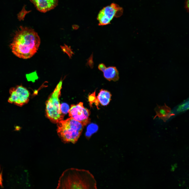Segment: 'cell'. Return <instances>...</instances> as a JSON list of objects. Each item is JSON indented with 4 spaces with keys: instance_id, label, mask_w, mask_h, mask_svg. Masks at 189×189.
<instances>
[{
    "instance_id": "16",
    "label": "cell",
    "mask_w": 189,
    "mask_h": 189,
    "mask_svg": "<svg viewBox=\"0 0 189 189\" xmlns=\"http://www.w3.org/2000/svg\"><path fill=\"white\" fill-rule=\"evenodd\" d=\"M189 0H186L185 2V8L187 9L188 12L189 10Z\"/></svg>"
},
{
    "instance_id": "4",
    "label": "cell",
    "mask_w": 189,
    "mask_h": 189,
    "mask_svg": "<svg viewBox=\"0 0 189 189\" xmlns=\"http://www.w3.org/2000/svg\"><path fill=\"white\" fill-rule=\"evenodd\" d=\"M62 81L61 80L46 102V115L51 121L57 123L63 119L64 115L61 112L59 97L61 95Z\"/></svg>"
},
{
    "instance_id": "1",
    "label": "cell",
    "mask_w": 189,
    "mask_h": 189,
    "mask_svg": "<svg viewBox=\"0 0 189 189\" xmlns=\"http://www.w3.org/2000/svg\"><path fill=\"white\" fill-rule=\"evenodd\" d=\"M40 43V37L33 29L21 26L15 33L9 46L16 56L27 59L36 52Z\"/></svg>"
},
{
    "instance_id": "2",
    "label": "cell",
    "mask_w": 189,
    "mask_h": 189,
    "mask_svg": "<svg viewBox=\"0 0 189 189\" xmlns=\"http://www.w3.org/2000/svg\"><path fill=\"white\" fill-rule=\"evenodd\" d=\"M96 182L88 171L75 168L64 171L59 178L56 189H96Z\"/></svg>"
},
{
    "instance_id": "13",
    "label": "cell",
    "mask_w": 189,
    "mask_h": 189,
    "mask_svg": "<svg viewBox=\"0 0 189 189\" xmlns=\"http://www.w3.org/2000/svg\"><path fill=\"white\" fill-rule=\"evenodd\" d=\"M60 108L62 113L64 115L68 113L69 107L67 104L65 103H63L61 104Z\"/></svg>"
},
{
    "instance_id": "12",
    "label": "cell",
    "mask_w": 189,
    "mask_h": 189,
    "mask_svg": "<svg viewBox=\"0 0 189 189\" xmlns=\"http://www.w3.org/2000/svg\"><path fill=\"white\" fill-rule=\"evenodd\" d=\"M98 126L96 124L91 123L89 124L87 128V131L86 134H88L90 135L94 132H96L98 129Z\"/></svg>"
},
{
    "instance_id": "3",
    "label": "cell",
    "mask_w": 189,
    "mask_h": 189,
    "mask_svg": "<svg viewBox=\"0 0 189 189\" xmlns=\"http://www.w3.org/2000/svg\"><path fill=\"white\" fill-rule=\"evenodd\" d=\"M57 123V131L64 143H76L81 135L84 126L72 117L62 120Z\"/></svg>"
},
{
    "instance_id": "7",
    "label": "cell",
    "mask_w": 189,
    "mask_h": 189,
    "mask_svg": "<svg viewBox=\"0 0 189 189\" xmlns=\"http://www.w3.org/2000/svg\"><path fill=\"white\" fill-rule=\"evenodd\" d=\"M10 93L8 101L10 103L21 106L27 103L29 100L30 93L26 88L22 85L11 88Z\"/></svg>"
},
{
    "instance_id": "10",
    "label": "cell",
    "mask_w": 189,
    "mask_h": 189,
    "mask_svg": "<svg viewBox=\"0 0 189 189\" xmlns=\"http://www.w3.org/2000/svg\"><path fill=\"white\" fill-rule=\"evenodd\" d=\"M104 77L109 81H114L119 79V72L116 68L114 66L109 67L103 72Z\"/></svg>"
},
{
    "instance_id": "14",
    "label": "cell",
    "mask_w": 189,
    "mask_h": 189,
    "mask_svg": "<svg viewBox=\"0 0 189 189\" xmlns=\"http://www.w3.org/2000/svg\"><path fill=\"white\" fill-rule=\"evenodd\" d=\"M189 108L188 101L180 105L177 109V111L178 112H182Z\"/></svg>"
},
{
    "instance_id": "8",
    "label": "cell",
    "mask_w": 189,
    "mask_h": 189,
    "mask_svg": "<svg viewBox=\"0 0 189 189\" xmlns=\"http://www.w3.org/2000/svg\"><path fill=\"white\" fill-rule=\"evenodd\" d=\"M37 10L45 12L55 8L57 4L58 0H30Z\"/></svg>"
},
{
    "instance_id": "9",
    "label": "cell",
    "mask_w": 189,
    "mask_h": 189,
    "mask_svg": "<svg viewBox=\"0 0 189 189\" xmlns=\"http://www.w3.org/2000/svg\"><path fill=\"white\" fill-rule=\"evenodd\" d=\"M154 110L156 115L155 116L154 119L158 117L165 122L170 117L175 115L174 114L171 113L170 108L167 106L165 103L164 105L162 106L157 105Z\"/></svg>"
},
{
    "instance_id": "15",
    "label": "cell",
    "mask_w": 189,
    "mask_h": 189,
    "mask_svg": "<svg viewBox=\"0 0 189 189\" xmlns=\"http://www.w3.org/2000/svg\"><path fill=\"white\" fill-rule=\"evenodd\" d=\"M98 68L99 70L103 72L107 67L104 64L101 63L99 65Z\"/></svg>"
},
{
    "instance_id": "6",
    "label": "cell",
    "mask_w": 189,
    "mask_h": 189,
    "mask_svg": "<svg viewBox=\"0 0 189 189\" xmlns=\"http://www.w3.org/2000/svg\"><path fill=\"white\" fill-rule=\"evenodd\" d=\"M68 113L69 117L80 122L84 126L90 123V111L83 106L82 102L76 105H71Z\"/></svg>"
},
{
    "instance_id": "11",
    "label": "cell",
    "mask_w": 189,
    "mask_h": 189,
    "mask_svg": "<svg viewBox=\"0 0 189 189\" xmlns=\"http://www.w3.org/2000/svg\"><path fill=\"white\" fill-rule=\"evenodd\" d=\"M111 94L108 91L101 89L97 96L98 101L102 106L107 105L111 100Z\"/></svg>"
},
{
    "instance_id": "5",
    "label": "cell",
    "mask_w": 189,
    "mask_h": 189,
    "mask_svg": "<svg viewBox=\"0 0 189 189\" xmlns=\"http://www.w3.org/2000/svg\"><path fill=\"white\" fill-rule=\"evenodd\" d=\"M123 13L122 8L114 3L105 7L100 10L97 16L99 25H104L109 24L114 17H119Z\"/></svg>"
}]
</instances>
